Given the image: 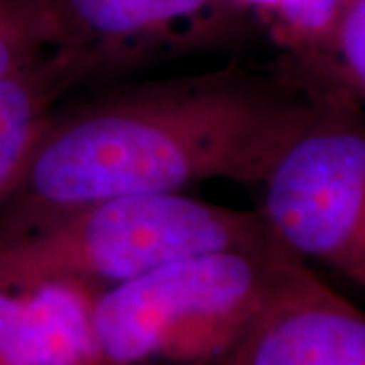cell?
I'll use <instances>...</instances> for the list:
<instances>
[{"label":"cell","instance_id":"5b68a950","mask_svg":"<svg viewBox=\"0 0 365 365\" xmlns=\"http://www.w3.org/2000/svg\"><path fill=\"white\" fill-rule=\"evenodd\" d=\"M61 47L98 55L106 71L215 43L244 23L223 0H43Z\"/></svg>","mask_w":365,"mask_h":365},{"label":"cell","instance_id":"30bf717a","mask_svg":"<svg viewBox=\"0 0 365 365\" xmlns=\"http://www.w3.org/2000/svg\"><path fill=\"white\" fill-rule=\"evenodd\" d=\"M59 47L43 0H0V79Z\"/></svg>","mask_w":365,"mask_h":365},{"label":"cell","instance_id":"ba28073f","mask_svg":"<svg viewBox=\"0 0 365 365\" xmlns=\"http://www.w3.org/2000/svg\"><path fill=\"white\" fill-rule=\"evenodd\" d=\"M104 71L98 55L59 47L0 79V205L11 195L59 102L79 83Z\"/></svg>","mask_w":365,"mask_h":365},{"label":"cell","instance_id":"277c9868","mask_svg":"<svg viewBox=\"0 0 365 365\" xmlns=\"http://www.w3.org/2000/svg\"><path fill=\"white\" fill-rule=\"evenodd\" d=\"M258 187V213L290 254L365 288L364 104L339 88L311 91Z\"/></svg>","mask_w":365,"mask_h":365},{"label":"cell","instance_id":"8fae6325","mask_svg":"<svg viewBox=\"0 0 365 365\" xmlns=\"http://www.w3.org/2000/svg\"><path fill=\"white\" fill-rule=\"evenodd\" d=\"M329 78L365 106V0H351L339 19L329 51Z\"/></svg>","mask_w":365,"mask_h":365},{"label":"cell","instance_id":"3957f363","mask_svg":"<svg viewBox=\"0 0 365 365\" xmlns=\"http://www.w3.org/2000/svg\"><path fill=\"white\" fill-rule=\"evenodd\" d=\"M270 237L258 211L185 191L108 197L0 237V288L78 284L102 292L182 256Z\"/></svg>","mask_w":365,"mask_h":365},{"label":"cell","instance_id":"6da1fadb","mask_svg":"<svg viewBox=\"0 0 365 365\" xmlns=\"http://www.w3.org/2000/svg\"><path fill=\"white\" fill-rule=\"evenodd\" d=\"M309 104L302 86L227 67L57 110L0 205V237L108 197L182 193L213 179L258 187Z\"/></svg>","mask_w":365,"mask_h":365},{"label":"cell","instance_id":"8992f818","mask_svg":"<svg viewBox=\"0 0 365 365\" xmlns=\"http://www.w3.org/2000/svg\"><path fill=\"white\" fill-rule=\"evenodd\" d=\"M223 365H365V311L294 258Z\"/></svg>","mask_w":365,"mask_h":365},{"label":"cell","instance_id":"52a82bcc","mask_svg":"<svg viewBox=\"0 0 365 365\" xmlns=\"http://www.w3.org/2000/svg\"><path fill=\"white\" fill-rule=\"evenodd\" d=\"M96 294L78 284L0 288V365H104Z\"/></svg>","mask_w":365,"mask_h":365},{"label":"cell","instance_id":"7a4b0ae2","mask_svg":"<svg viewBox=\"0 0 365 365\" xmlns=\"http://www.w3.org/2000/svg\"><path fill=\"white\" fill-rule=\"evenodd\" d=\"M294 258L270 237L182 256L98 292L104 365H223Z\"/></svg>","mask_w":365,"mask_h":365},{"label":"cell","instance_id":"9c48e42d","mask_svg":"<svg viewBox=\"0 0 365 365\" xmlns=\"http://www.w3.org/2000/svg\"><path fill=\"white\" fill-rule=\"evenodd\" d=\"M244 25H256L287 53L297 81L307 90L335 88L329 51L339 19L351 0H223Z\"/></svg>","mask_w":365,"mask_h":365}]
</instances>
